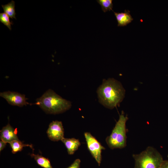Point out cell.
Masks as SVG:
<instances>
[{
  "label": "cell",
  "instance_id": "16",
  "mask_svg": "<svg viewBox=\"0 0 168 168\" xmlns=\"http://www.w3.org/2000/svg\"><path fill=\"white\" fill-rule=\"evenodd\" d=\"M81 161L79 159H76L73 163L67 168H80Z\"/></svg>",
  "mask_w": 168,
  "mask_h": 168
},
{
  "label": "cell",
  "instance_id": "11",
  "mask_svg": "<svg viewBox=\"0 0 168 168\" xmlns=\"http://www.w3.org/2000/svg\"><path fill=\"white\" fill-rule=\"evenodd\" d=\"M31 156L34 158L38 165L44 168H53L49 160L42 156L32 153Z\"/></svg>",
  "mask_w": 168,
  "mask_h": 168
},
{
  "label": "cell",
  "instance_id": "4",
  "mask_svg": "<svg viewBox=\"0 0 168 168\" xmlns=\"http://www.w3.org/2000/svg\"><path fill=\"white\" fill-rule=\"evenodd\" d=\"M128 119V117L122 112L111 133L106 138V143L110 149L122 148L126 146V124Z\"/></svg>",
  "mask_w": 168,
  "mask_h": 168
},
{
  "label": "cell",
  "instance_id": "6",
  "mask_svg": "<svg viewBox=\"0 0 168 168\" xmlns=\"http://www.w3.org/2000/svg\"><path fill=\"white\" fill-rule=\"evenodd\" d=\"M0 96L5 99L7 102L12 105L22 107L29 103L27 102L28 98L24 94L10 91L0 92Z\"/></svg>",
  "mask_w": 168,
  "mask_h": 168
},
{
  "label": "cell",
  "instance_id": "1",
  "mask_svg": "<svg viewBox=\"0 0 168 168\" xmlns=\"http://www.w3.org/2000/svg\"><path fill=\"white\" fill-rule=\"evenodd\" d=\"M96 92L99 103L104 107L112 109L122 101L125 91L119 82L110 78L103 79Z\"/></svg>",
  "mask_w": 168,
  "mask_h": 168
},
{
  "label": "cell",
  "instance_id": "18",
  "mask_svg": "<svg viewBox=\"0 0 168 168\" xmlns=\"http://www.w3.org/2000/svg\"><path fill=\"white\" fill-rule=\"evenodd\" d=\"M7 142H5L2 140L0 141V151H2L5 147L6 144Z\"/></svg>",
  "mask_w": 168,
  "mask_h": 168
},
{
  "label": "cell",
  "instance_id": "3",
  "mask_svg": "<svg viewBox=\"0 0 168 168\" xmlns=\"http://www.w3.org/2000/svg\"><path fill=\"white\" fill-rule=\"evenodd\" d=\"M134 168H160L164 160L160 153L152 147H148L138 154H134Z\"/></svg>",
  "mask_w": 168,
  "mask_h": 168
},
{
  "label": "cell",
  "instance_id": "12",
  "mask_svg": "<svg viewBox=\"0 0 168 168\" xmlns=\"http://www.w3.org/2000/svg\"><path fill=\"white\" fill-rule=\"evenodd\" d=\"M4 13L7 14L12 19L14 18L16 19V13L15 10V2L12 0L7 4L2 5Z\"/></svg>",
  "mask_w": 168,
  "mask_h": 168
},
{
  "label": "cell",
  "instance_id": "8",
  "mask_svg": "<svg viewBox=\"0 0 168 168\" xmlns=\"http://www.w3.org/2000/svg\"><path fill=\"white\" fill-rule=\"evenodd\" d=\"M17 130L8 124L0 131L1 140L7 143L14 140H19L17 135Z\"/></svg>",
  "mask_w": 168,
  "mask_h": 168
},
{
  "label": "cell",
  "instance_id": "17",
  "mask_svg": "<svg viewBox=\"0 0 168 168\" xmlns=\"http://www.w3.org/2000/svg\"><path fill=\"white\" fill-rule=\"evenodd\" d=\"M160 168H168V160H164Z\"/></svg>",
  "mask_w": 168,
  "mask_h": 168
},
{
  "label": "cell",
  "instance_id": "2",
  "mask_svg": "<svg viewBox=\"0 0 168 168\" xmlns=\"http://www.w3.org/2000/svg\"><path fill=\"white\" fill-rule=\"evenodd\" d=\"M46 113L51 114L62 113L69 110L72 103L49 89L36 100L35 104Z\"/></svg>",
  "mask_w": 168,
  "mask_h": 168
},
{
  "label": "cell",
  "instance_id": "14",
  "mask_svg": "<svg viewBox=\"0 0 168 168\" xmlns=\"http://www.w3.org/2000/svg\"><path fill=\"white\" fill-rule=\"evenodd\" d=\"M96 1L101 6L104 12L112 10L113 4L112 0H97Z\"/></svg>",
  "mask_w": 168,
  "mask_h": 168
},
{
  "label": "cell",
  "instance_id": "9",
  "mask_svg": "<svg viewBox=\"0 0 168 168\" xmlns=\"http://www.w3.org/2000/svg\"><path fill=\"white\" fill-rule=\"evenodd\" d=\"M114 13L118 22L117 26H125L133 20L129 10H125L124 12H114Z\"/></svg>",
  "mask_w": 168,
  "mask_h": 168
},
{
  "label": "cell",
  "instance_id": "13",
  "mask_svg": "<svg viewBox=\"0 0 168 168\" xmlns=\"http://www.w3.org/2000/svg\"><path fill=\"white\" fill-rule=\"evenodd\" d=\"M9 143L12 148V152L13 154L21 151L24 147H29L33 149L32 145L24 144L19 140H14Z\"/></svg>",
  "mask_w": 168,
  "mask_h": 168
},
{
  "label": "cell",
  "instance_id": "10",
  "mask_svg": "<svg viewBox=\"0 0 168 168\" xmlns=\"http://www.w3.org/2000/svg\"><path fill=\"white\" fill-rule=\"evenodd\" d=\"M61 141L65 145L69 155L74 154L81 145L79 140L74 138H63Z\"/></svg>",
  "mask_w": 168,
  "mask_h": 168
},
{
  "label": "cell",
  "instance_id": "7",
  "mask_svg": "<svg viewBox=\"0 0 168 168\" xmlns=\"http://www.w3.org/2000/svg\"><path fill=\"white\" fill-rule=\"evenodd\" d=\"M50 139L54 141L61 140L64 138V130L61 121H53L49 124L47 131Z\"/></svg>",
  "mask_w": 168,
  "mask_h": 168
},
{
  "label": "cell",
  "instance_id": "15",
  "mask_svg": "<svg viewBox=\"0 0 168 168\" xmlns=\"http://www.w3.org/2000/svg\"><path fill=\"white\" fill-rule=\"evenodd\" d=\"M0 21L7 26L11 30H12L11 25H13L12 21H10L9 16L5 13H0Z\"/></svg>",
  "mask_w": 168,
  "mask_h": 168
},
{
  "label": "cell",
  "instance_id": "5",
  "mask_svg": "<svg viewBox=\"0 0 168 168\" xmlns=\"http://www.w3.org/2000/svg\"><path fill=\"white\" fill-rule=\"evenodd\" d=\"M84 136L88 150L100 166L102 160V151L105 149V148L90 132H85Z\"/></svg>",
  "mask_w": 168,
  "mask_h": 168
}]
</instances>
